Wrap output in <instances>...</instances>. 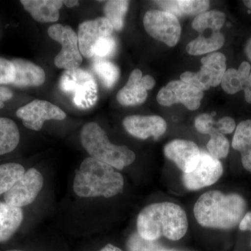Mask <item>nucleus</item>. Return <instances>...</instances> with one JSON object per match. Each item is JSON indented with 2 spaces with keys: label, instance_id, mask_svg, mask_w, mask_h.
I'll return each mask as SVG.
<instances>
[{
  "label": "nucleus",
  "instance_id": "f257e3e1",
  "mask_svg": "<svg viewBox=\"0 0 251 251\" xmlns=\"http://www.w3.org/2000/svg\"><path fill=\"white\" fill-rule=\"evenodd\" d=\"M247 209V203L240 195L209 191L198 198L193 214L203 227L229 229L239 226Z\"/></svg>",
  "mask_w": 251,
  "mask_h": 251
},
{
  "label": "nucleus",
  "instance_id": "f03ea898",
  "mask_svg": "<svg viewBox=\"0 0 251 251\" xmlns=\"http://www.w3.org/2000/svg\"><path fill=\"white\" fill-rule=\"evenodd\" d=\"M137 232L148 240L164 237L171 241L182 239L188 221L184 209L171 202L153 203L144 208L137 218Z\"/></svg>",
  "mask_w": 251,
  "mask_h": 251
},
{
  "label": "nucleus",
  "instance_id": "7ed1b4c3",
  "mask_svg": "<svg viewBox=\"0 0 251 251\" xmlns=\"http://www.w3.org/2000/svg\"><path fill=\"white\" fill-rule=\"evenodd\" d=\"M124 185L121 173L109 165L89 157L75 171L74 191L81 198H110L121 193Z\"/></svg>",
  "mask_w": 251,
  "mask_h": 251
},
{
  "label": "nucleus",
  "instance_id": "20e7f679",
  "mask_svg": "<svg viewBox=\"0 0 251 251\" xmlns=\"http://www.w3.org/2000/svg\"><path fill=\"white\" fill-rule=\"evenodd\" d=\"M81 143L90 157L122 171L135 160V153L126 146L110 143L106 132L96 122H90L82 127Z\"/></svg>",
  "mask_w": 251,
  "mask_h": 251
},
{
  "label": "nucleus",
  "instance_id": "39448f33",
  "mask_svg": "<svg viewBox=\"0 0 251 251\" xmlns=\"http://www.w3.org/2000/svg\"><path fill=\"white\" fill-rule=\"evenodd\" d=\"M59 87L63 92L72 96L74 103L80 108H90L97 100V83L90 73L83 69L65 71Z\"/></svg>",
  "mask_w": 251,
  "mask_h": 251
},
{
  "label": "nucleus",
  "instance_id": "423d86ee",
  "mask_svg": "<svg viewBox=\"0 0 251 251\" xmlns=\"http://www.w3.org/2000/svg\"><path fill=\"white\" fill-rule=\"evenodd\" d=\"M48 34L62 45V50L54 58L56 67L66 71L78 69L82 62V56L75 31L70 26L56 24L49 27Z\"/></svg>",
  "mask_w": 251,
  "mask_h": 251
},
{
  "label": "nucleus",
  "instance_id": "0eeeda50",
  "mask_svg": "<svg viewBox=\"0 0 251 251\" xmlns=\"http://www.w3.org/2000/svg\"><path fill=\"white\" fill-rule=\"evenodd\" d=\"M143 24L149 35L169 47H174L179 40L181 25L177 17L171 13L149 10L144 16Z\"/></svg>",
  "mask_w": 251,
  "mask_h": 251
},
{
  "label": "nucleus",
  "instance_id": "6e6552de",
  "mask_svg": "<svg viewBox=\"0 0 251 251\" xmlns=\"http://www.w3.org/2000/svg\"><path fill=\"white\" fill-rule=\"evenodd\" d=\"M224 168L220 160L201 151V159L194 171L183 174L182 182L188 191H195L215 184L222 176Z\"/></svg>",
  "mask_w": 251,
  "mask_h": 251
},
{
  "label": "nucleus",
  "instance_id": "1a4fd4ad",
  "mask_svg": "<svg viewBox=\"0 0 251 251\" xmlns=\"http://www.w3.org/2000/svg\"><path fill=\"white\" fill-rule=\"evenodd\" d=\"M203 97L204 92L197 87L182 80H173L159 91L156 99L164 106L181 103L188 110H196L201 106Z\"/></svg>",
  "mask_w": 251,
  "mask_h": 251
},
{
  "label": "nucleus",
  "instance_id": "9d476101",
  "mask_svg": "<svg viewBox=\"0 0 251 251\" xmlns=\"http://www.w3.org/2000/svg\"><path fill=\"white\" fill-rule=\"evenodd\" d=\"M44 186V177L35 168L25 171L22 177L4 194V202L21 208L31 204Z\"/></svg>",
  "mask_w": 251,
  "mask_h": 251
},
{
  "label": "nucleus",
  "instance_id": "9b49d317",
  "mask_svg": "<svg viewBox=\"0 0 251 251\" xmlns=\"http://www.w3.org/2000/svg\"><path fill=\"white\" fill-rule=\"evenodd\" d=\"M16 116L22 120L23 125L28 129L39 131L46 121H61L67 117V115L57 105L46 100L36 99L18 108Z\"/></svg>",
  "mask_w": 251,
  "mask_h": 251
},
{
  "label": "nucleus",
  "instance_id": "f8f14e48",
  "mask_svg": "<svg viewBox=\"0 0 251 251\" xmlns=\"http://www.w3.org/2000/svg\"><path fill=\"white\" fill-rule=\"evenodd\" d=\"M113 27L105 17H99L81 23L78 27V46L80 53L85 58L94 56V48L104 38L112 36Z\"/></svg>",
  "mask_w": 251,
  "mask_h": 251
},
{
  "label": "nucleus",
  "instance_id": "ddd939ff",
  "mask_svg": "<svg viewBox=\"0 0 251 251\" xmlns=\"http://www.w3.org/2000/svg\"><path fill=\"white\" fill-rule=\"evenodd\" d=\"M164 154L186 174L196 169L201 159V151L194 142L176 139L167 144Z\"/></svg>",
  "mask_w": 251,
  "mask_h": 251
},
{
  "label": "nucleus",
  "instance_id": "4468645a",
  "mask_svg": "<svg viewBox=\"0 0 251 251\" xmlns=\"http://www.w3.org/2000/svg\"><path fill=\"white\" fill-rule=\"evenodd\" d=\"M123 126L129 134L141 140L150 137L156 139L166 133L168 127L166 120L157 115H130L123 120Z\"/></svg>",
  "mask_w": 251,
  "mask_h": 251
},
{
  "label": "nucleus",
  "instance_id": "2eb2a0df",
  "mask_svg": "<svg viewBox=\"0 0 251 251\" xmlns=\"http://www.w3.org/2000/svg\"><path fill=\"white\" fill-rule=\"evenodd\" d=\"M143 73L140 69H135L128 77L126 84L117 94V100L125 106L141 105L148 99V90L141 83Z\"/></svg>",
  "mask_w": 251,
  "mask_h": 251
},
{
  "label": "nucleus",
  "instance_id": "dca6fc26",
  "mask_svg": "<svg viewBox=\"0 0 251 251\" xmlns=\"http://www.w3.org/2000/svg\"><path fill=\"white\" fill-rule=\"evenodd\" d=\"M11 62L16 69L13 85L17 87H39L45 82V72L39 66L23 59H14Z\"/></svg>",
  "mask_w": 251,
  "mask_h": 251
},
{
  "label": "nucleus",
  "instance_id": "f3484780",
  "mask_svg": "<svg viewBox=\"0 0 251 251\" xmlns=\"http://www.w3.org/2000/svg\"><path fill=\"white\" fill-rule=\"evenodd\" d=\"M21 3L36 21L44 23L58 21L63 5L60 0H22Z\"/></svg>",
  "mask_w": 251,
  "mask_h": 251
},
{
  "label": "nucleus",
  "instance_id": "a211bd4d",
  "mask_svg": "<svg viewBox=\"0 0 251 251\" xmlns=\"http://www.w3.org/2000/svg\"><path fill=\"white\" fill-rule=\"evenodd\" d=\"M23 221L22 209L0 202V242H5L19 228Z\"/></svg>",
  "mask_w": 251,
  "mask_h": 251
},
{
  "label": "nucleus",
  "instance_id": "6ab92c4d",
  "mask_svg": "<svg viewBox=\"0 0 251 251\" xmlns=\"http://www.w3.org/2000/svg\"><path fill=\"white\" fill-rule=\"evenodd\" d=\"M225 36L220 31H211L209 36L200 35L188 43L186 51L191 55H201L214 52L223 47Z\"/></svg>",
  "mask_w": 251,
  "mask_h": 251
},
{
  "label": "nucleus",
  "instance_id": "aec40b11",
  "mask_svg": "<svg viewBox=\"0 0 251 251\" xmlns=\"http://www.w3.org/2000/svg\"><path fill=\"white\" fill-rule=\"evenodd\" d=\"M20 142L18 126L12 120L0 117V156L14 151Z\"/></svg>",
  "mask_w": 251,
  "mask_h": 251
},
{
  "label": "nucleus",
  "instance_id": "412c9836",
  "mask_svg": "<svg viewBox=\"0 0 251 251\" xmlns=\"http://www.w3.org/2000/svg\"><path fill=\"white\" fill-rule=\"evenodd\" d=\"M203 71L210 77L212 87H217L221 84L222 77L226 72V57L221 52H214L207 54L201 59Z\"/></svg>",
  "mask_w": 251,
  "mask_h": 251
},
{
  "label": "nucleus",
  "instance_id": "4be33fe9",
  "mask_svg": "<svg viewBox=\"0 0 251 251\" xmlns=\"http://www.w3.org/2000/svg\"><path fill=\"white\" fill-rule=\"evenodd\" d=\"M225 21L226 15L224 13L212 10L196 16L193 20L192 27L200 33H203L207 29L218 31L224 25Z\"/></svg>",
  "mask_w": 251,
  "mask_h": 251
},
{
  "label": "nucleus",
  "instance_id": "5701e85b",
  "mask_svg": "<svg viewBox=\"0 0 251 251\" xmlns=\"http://www.w3.org/2000/svg\"><path fill=\"white\" fill-rule=\"evenodd\" d=\"M129 6V1L126 0H110L104 5L105 18L111 23L113 29L120 31L123 29L124 21Z\"/></svg>",
  "mask_w": 251,
  "mask_h": 251
},
{
  "label": "nucleus",
  "instance_id": "b1692460",
  "mask_svg": "<svg viewBox=\"0 0 251 251\" xmlns=\"http://www.w3.org/2000/svg\"><path fill=\"white\" fill-rule=\"evenodd\" d=\"M25 173L24 167L18 163L0 165V195L5 194Z\"/></svg>",
  "mask_w": 251,
  "mask_h": 251
},
{
  "label": "nucleus",
  "instance_id": "393cba45",
  "mask_svg": "<svg viewBox=\"0 0 251 251\" xmlns=\"http://www.w3.org/2000/svg\"><path fill=\"white\" fill-rule=\"evenodd\" d=\"M92 69L101 83L110 88L120 77V69L113 63L104 59H97L92 64Z\"/></svg>",
  "mask_w": 251,
  "mask_h": 251
},
{
  "label": "nucleus",
  "instance_id": "a878e982",
  "mask_svg": "<svg viewBox=\"0 0 251 251\" xmlns=\"http://www.w3.org/2000/svg\"><path fill=\"white\" fill-rule=\"evenodd\" d=\"M232 146L234 150L242 151L251 148V120H248L239 124L236 128Z\"/></svg>",
  "mask_w": 251,
  "mask_h": 251
},
{
  "label": "nucleus",
  "instance_id": "bb28decb",
  "mask_svg": "<svg viewBox=\"0 0 251 251\" xmlns=\"http://www.w3.org/2000/svg\"><path fill=\"white\" fill-rule=\"evenodd\" d=\"M176 16L183 15H198L205 12L209 9L210 2L206 0H177L175 1Z\"/></svg>",
  "mask_w": 251,
  "mask_h": 251
},
{
  "label": "nucleus",
  "instance_id": "cd10ccee",
  "mask_svg": "<svg viewBox=\"0 0 251 251\" xmlns=\"http://www.w3.org/2000/svg\"><path fill=\"white\" fill-rule=\"evenodd\" d=\"M209 154L216 158L222 159L227 157L229 151V143L224 135L219 131L210 135V140L206 145Z\"/></svg>",
  "mask_w": 251,
  "mask_h": 251
},
{
  "label": "nucleus",
  "instance_id": "c85d7f7f",
  "mask_svg": "<svg viewBox=\"0 0 251 251\" xmlns=\"http://www.w3.org/2000/svg\"><path fill=\"white\" fill-rule=\"evenodd\" d=\"M128 251H166L156 240L143 239L138 232L130 234L127 242Z\"/></svg>",
  "mask_w": 251,
  "mask_h": 251
},
{
  "label": "nucleus",
  "instance_id": "c756f323",
  "mask_svg": "<svg viewBox=\"0 0 251 251\" xmlns=\"http://www.w3.org/2000/svg\"><path fill=\"white\" fill-rule=\"evenodd\" d=\"M180 77L183 82L194 86L202 91L208 90L212 87L210 77L202 70L198 72H185L180 75Z\"/></svg>",
  "mask_w": 251,
  "mask_h": 251
},
{
  "label": "nucleus",
  "instance_id": "7c9ffc66",
  "mask_svg": "<svg viewBox=\"0 0 251 251\" xmlns=\"http://www.w3.org/2000/svg\"><path fill=\"white\" fill-rule=\"evenodd\" d=\"M223 90L229 94H237L244 89V85L237 70L229 69L225 72L221 82Z\"/></svg>",
  "mask_w": 251,
  "mask_h": 251
},
{
  "label": "nucleus",
  "instance_id": "2f4dec72",
  "mask_svg": "<svg viewBox=\"0 0 251 251\" xmlns=\"http://www.w3.org/2000/svg\"><path fill=\"white\" fill-rule=\"evenodd\" d=\"M211 114L204 113L196 117L195 120V128L202 134L212 135L218 132L215 125L216 122Z\"/></svg>",
  "mask_w": 251,
  "mask_h": 251
},
{
  "label": "nucleus",
  "instance_id": "473e14b6",
  "mask_svg": "<svg viewBox=\"0 0 251 251\" xmlns=\"http://www.w3.org/2000/svg\"><path fill=\"white\" fill-rule=\"evenodd\" d=\"M16 77V69L9 59L0 57V85L13 84Z\"/></svg>",
  "mask_w": 251,
  "mask_h": 251
},
{
  "label": "nucleus",
  "instance_id": "72a5a7b5",
  "mask_svg": "<svg viewBox=\"0 0 251 251\" xmlns=\"http://www.w3.org/2000/svg\"><path fill=\"white\" fill-rule=\"evenodd\" d=\"M116 50V42L112 36L104 38L96 44L94 48V55L99 57L111 56Z\"/></svg>",
  "mask_w": 251,
  "mask_h": 251
},
{
  "label": "nucleus",
  "instance_id": "f704fd0d",
  "mask_svg": "<svg viewBox=\"0 0 251 251\" xmlns=\"http://www.w3.org/2000/svg\"><path fill=\"white\" fill-rule=\"evenodd\" d=\"M216 128L221 134H230L236 128L235 122L229 117H224L220 119L216 124Z\"/></svg>",
  "mask_w": 251,
  "mask_h": 251
},
{
  "label": "nucleus",
  "instance_id": "c9c22d12",
  "mask_svg": "<svg viewBox=\"0 0 251 251\" xmlns=\"http://www.w3.org/2000/svg\"><path fill=\"white\" fill-rule=\"evenodd\" d=\"M251 64L247 62H243L239 66L237 72L244 85V88L247 85L248 80L251 74Z\"/></svg>",
  "mask_w": 251,
  "mask_h": 251
},
{
  "label": "nucleus",
  "instance_id": "e433bc0d",
  "mask_svg": "<svg viewBox=\"0 0 251 251\" xmlns=\"http://www.w3.org/2000/svg\"><path fill=\"white\" fill-rule=\"evenodd\" d=\"M14 94L10 89L0 86V109L4 108L5 102L11 100Z\"/></svg>",
  "mask_w": 251,
  "mask_h": 251
},
{
  "label": "nucleus",
  "instance_id": "4c0bfd02",
  "mask_svg": "<svg viewBox=\"0 0 251 251\" xmlns=\"http://www.w3.org/2000/svg\"><path fill=\"white\" fill-rule=\"evenodd\" d=\"M243 166L247 171L251 172V148L241 152Z\"/></svg>",
  "mask_w": 251,
  "mask_h": 251
},
{
  "label": "nucleus",
  "instance_id": "58836bf2",
  "mask_svg": "<svg viewBox=\"0 0 251 251\" xmlns=\"http://www.w3.org/2000/svg\"><path fill=\"white\" fill-rule=\"evenodd\" d=\"M239 227L242 231H251V212H248L244 215L239 225Z\"/></svg>",
  "mask_w": 251,
  "mask_h": 251
},
{
  "label": "nucleus",
  "instance_id": "ea45409f",
  "mask_svg": "<svg viewBox=\"0 0 251 251\" xmlns=\"http://www.w3.org/2000/svg\"><path fill=\"white\" fill-rule=\"evenodd\" d=\"M141 83L147 90H150L156 85V80L151 75H146L142 77Z\"/></svg>",
  "mask_w": 251,
  "mask_h": 251
},
{
  "label": "nucleus",
  "instance_id": "a19ab883",
  "mask_svg": "<svg viewBox=\"0 0 251 251\" xmlns=\"http://www.w3.org/2000/svg\"><path fill=\"white\" fill-rule=\"evenodd\" d=\"M63 4L66 5L68 8H73L79 4V1L77 0H64Z\"/></svg>",
  "mask_w": 251,
  "mask_h": 251
},
{
  "label": "nucleus",
  "instance_id": "79ce46f5",
  "mask_svg": "<svg viewBox=\"0 0 251 251\" xmlns=\"http://www.w3.org/2000/svg\"><path fill=\"white\" fill-rule=\"evenodd\" d=\"M99 251H123L122 249H120V248L115 247V246L112 245V244H107L105 247H104L101 250Z\"/></svg>",
  "mask_w": 251,
  "mask_h": 251
},
{
  "label": "nucleus",
  "instance_id": "37998d69",
  "mask_svg": "<svg viewBox=\"0 0 251 251\" xmlns=\"http://www.w3.org/2000/svg\"><path fill=\"white\" fill-rule=\"evenodd\" d=\"M246 54L248 58L251 61V37L248 40L245 46Z\"/></svg>",
  "mask_w": 251,
  "mask_h": 251
},
{
  "label": "nucleus",
  "instance_id": "c03bdc74",
  "mask_svg": "<svg viewBox=\"0 0 251 251\" xmlns=\"http://www.w3.org/2000/svg\"><path fill=\"white\" fill-rule=\"evenodd\" d=\"M244 95H245V100L247 103L251 104V90L249 87H244Z\"/></svg>",
  "mask_w": 251,
  "mask_h": 251
},
{
  "label": "nucleus",
  "instance_id": "a18cd8bd",
  "mask_svg": "<svg viewBox=\"0 0 251 251\" xmlns=\"http://www.w3.org/2000/svg\"><path fill=\"white\" fill-rule=\"evenodd\" d=\"M243 2L248 9L251 10V0H246V1H243Z\"/></svg>",
  "mask_w": 251,
  "mask_h": 251
},
{
  "label": "nucleus",
  "instance_id": "49530a36",
  "mask_svg": "<svg viewBox=\"0 0 251 251\" xmlns=\"http://www.w3.org/2000/svg\"><path fill=\"white\" fill-rule=\"evenodd\" d=\"M246 87H249V88L251 90V72L250 74V76H249V80H248L247 85Z\"/></svg>",
  "mask_w": 251,
  "mask_h": 251
},
{
  "label": "nucleus",
  "instance_id": "de8ad7c7",
  "mask_svg": "<svg viewBox=\"0 0 251 251\" xmlns=\"http://www.w3.org/2000/svg\"><path fill=\"white\" fill-rule=\"evenodd\" d=\"M6 251H24L17 250V249H11V250H7Z\"/></svg>",
  "mask_w": 251,
  "mask_h": 251
}]
</instances>
